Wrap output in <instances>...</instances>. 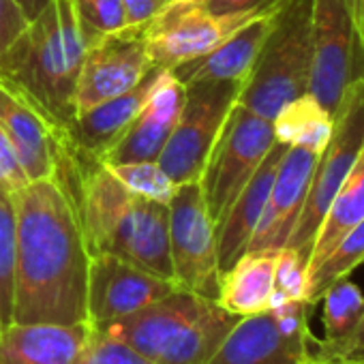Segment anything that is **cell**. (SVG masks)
<instances>
[{
	"instance_id": "cell-1",
	"label": "cell",
	"mask_w": 364,
	"mask_h": 364,
	"mask_svg": "<svg viewBox=\"0 0 364 364\" xmlns=\"http://www.w3.org/2000/svg\"><path fill=\"white\" fill-rule=\"evenodd\" d=\"M14 204L18 255L11 323L88 321L90 253L73 200L50 178L28 182Z\"/></svg>"
},
{
	"instance_id": "cell-2",
	"label": "cell",
	"mask_w": 364,
	"mask_h": 364,
	"mask_svg": "<svg viewBox=\"0 0 364 364\" xmlns=\"http://www.w3.org/2000/svg\"><path fill=\"white\" fill-rule=\"evenodd\" d=\"M60 159L77 173L71 196L90 255L109 253L161 279L173 281L169 257V206L131 193L99 161L63 141Z\"/></svg>"
},
{
	"instance_id": "cell-3",
	"label": "cell",
	"mask_w": 364,
	"mask_h": 364,
	"mask_svg": "<svg viewBox=\"0 0 364 364\" xmlns=\"http://www.w3.org/2000/svg\"><path fill=\"white\" fill-rule=\"evenodd\" d=\"M86 54L73 0H52L0 54V80L22 90L60 129L73 118V95Z\"/></svg>"
},
{
	"instance_id": "cell-4",
	"label": "cell",
	"mask_w": 364,
	"mask_h": 364,
	"mask_svg": "<svg viewBox=\"0 0 364 364\" xmlns=\"http://www.w3.org/2000/svg\"><path fill=\"white\" fill-rule=\"evenodd\" d=\"M238 319L217 300L176 287L141 311L97 330L152 364H206Z\"/></svg>"
},
{
	"instance_id": "cell-5",
	"label": "cell",
	"mask_w": 364,
	"mask_h": 364,
	"mask_svg": "<svg viewBox=\"0 0 364 364\" xmlns=\"http://www.w3.org/2000/svg\"><path fill=\"white\" fill-rule=\"evenodd\" d=\"M313 0H287L247 77L238 103L272 120L291 99L309 92Z\"/></svg>"
},
{
	"instance_id": "cell-6",
	"label": "cell",
	"mask_w": 364,
	"mask_h": 364,
	"mask_svg": "<svg viewBox=\"0 0 364 364\" xmlns=\"http://www.w3.org/2000/svg\"><path fill=\"white\" fill-rule=\"evenodd\" d=\"M362 146H364V80L347 88L336 112L332 114V135L326 148L315 159L311 185L300 219L287 240V247L298 251L306 259V268L321 221L338 187L351 171Z\"/></svg>"
},
{
	"instance_id": "cell-7",
	"label": "cell",
	"mask_w": 364,
	"mask_h": 364,
	"mask_svg": "<svg viewBox=\"0 0 364 364\" xmlns=\"http://www.w3.org/2000/svg\"><path fill=\"white\" fill-rule=\"evenodd\" d=\"M274 141L272 120L257 116L240 103L232 107L198 180L215 228L225 219Z\"/></svg>"
},
{
	"instance_id": "cell-8",
	"label": "cell",
	"mask_w": 364,
	"mask_h": 364,
	"mask_svg": "<svg viewBox=\"0 0 364 364\" xmlns=\"http://www.w3.org/2000/svg\"><path fill=\"white\" fill-rule=\"evenodd\" d=\"M245 82L217 80L185 86V105L159 154V165L173 185L198 182L208 154L232 107L238 103Z\"/></svg>"
},
{
	"instance_id": "cell-9",
	"label": "cell",
	"mask_w": 364,
	"mask_h": 364,
	"mask_svg": "<svg viewBox=\"0 0 364 364\" xmlns=\"http://www.w3.org/2000/svg\"><path fill=\"white\" fill-rule=\"evenodd\" d=\"M313 306L289 300L240 317L206 364H304L315 341L309 328Z\"/></svg>"
},
{
	"instance_id": "cell-10",
	"label": "cell",
	"mask_w": 364,
	"mask_h": 364,
	"mask_svg": "<svg viewBox=\"0 0 364 364\" xmlns=\"http://www.w3.org/2000/svg\"><path fill=\"white\" fill-rule=\"evenodd\" d=\"M364 80V41L345 0H313L309 92L334 114L349 86Z\"/></svg>"
},
{
	"instance_id": "cell-11",
	"label": "cell",
	"mask_w": 364,
	"mask_h": 364,
	"mask_svg": "<svg viewBox=\"0 0 364 364\" xmlns=\"http://www.w3.org/2000/svg\"><path fill=\"white\" fill-rule=\"evenodd\" d=\"M167 206L169 257L176 287L217 300L221 283L217 228L200 182L176 185L173 198Z\"/></svg>"
},
{
	"instance_id": "cell-12",
	"label": "cell",
	"mask_w": 364,
	"mask_h": 364,
	"mask_svg": "<svg viewBox=\"0 0 364 364\" xmlns=\"http://www.w3.org/2000/svg\"><path fill=\"white\" fill-rule=\"evenodd\" d=\"M281 3L285 0L240 14H213L204 5H165V9L144 26L150 65L156 71H171L182 63L206 56L242 26Z\"/></svg>"
},
{
	"instance_id": "cell-13",
	"label": "cell",
	"mask_w": 364,
	"mask_h": 364,
	"mask_svg": "<svg viewBox=\"0 0 364 364\" xmlns=\"http://www.w3.org/2000/svg\"><path fill=\"white\" fill-rule=\"evenodd\" d=\"M154 67L150 65L144 26H127L86 48L75 95L73 118L133 90Z\"/></svg>"
},
{
	"instance_id": "cell-14",
	"label": "cell",
	"mask_w": 364,
	"mask_h": 364,
	"mask_svg": "<svg viewBox=\"0 0 364 364\" xmlns=\"http://www.w3.org/2000/svg\"><path fill=\"white\" fill-rule=\"evenodd\" d=\"M173 289V281L161 279L116 255H90L86 319L92 328H105L161 300Z\"/></svg>"
},
{
	"instance_id": "cell-15",
	"label": "cell",
	"mask_w": 364,
	"mask_h": 364,
	"mask_svg": "<svg viewBox=\"0 0 364 364\" xmlns=\"http://www.w3.org/2000/svg\"><path fill=\"white\" fill-rule=\"evenodd\" d=\"M0 127L28 182L56 176L65 131L22 90L5 80H0Z\"/></svg>"
},
{
	"instance_id": "cell-16",
	"label": "cell",
	"mask_w": 364,
	"mask_h": 364,
	"mask_svg": "<svg viewBox=\"0 0 364 364\" xmlns=\"http://www.w3.org/2000/svg\"><path fill=\"white\" fill-rule=\"evenodd\" d=\"M185 105V86L171 71H159L152 90L122 137L101 156L103 165L156 161Z\"/></svg>"
},
{
	"instance_id": "cell-17",
	"label": "cell",
	"mask_w": 364,
	"mask_h": 364,
	"mask_svg": "<svg viewBox=\"0 0 364 364\" xmlns=\"http://www.w3.org/2000/svg\"><path fill=\"white\" fill-rule=\"evenodd\" d=\"M315 159L317 156L313 152L296 146H289L285 150L266 208L247 251H279L287 247V240L300 219L309 193Z\"/></svg>"
},
{
	"instance_id": "cell-18",
	"label": "cell",
	"mask_w": 364,
	"mask_h": 364,
	"mask_svg": "<svg viewBox=\"0 0 364 364\" xmlns=\"http://www.w3.org/2000/svg\"><path fill=\"white\" fill-rule=\"evenodd\" d=\"M92 336L80 323H9L0 332V364H77Z\"/></svg>"
},
{
	"instance_id": "cell-19",
	"label": "cell",
	"mask_w": 364,
	"mask_h": 364,
	"mask_svg": "<svg viewBox=\"0 0 364 364\" xmlns=\"http://www.w3.org/2000/svg\"><path fill=\"white\" fill-rule=\"evenodd\" d=\"M285 3L257 16L253 22L242 26L236 35H232L225 43H221L210 54L178 65L176 69H171V75L182 86H191L198 82H217V80L247 82V77L251 75L255 60L272 31L274 18Z\"/></svg>"
},
{
	"instance_id": "cell-20",
	"label": "cell",
	"mask_w": 364,
	"mask_h": 364,
	"mask_svg": "<svg viewBox=\"0 0 364 364\" xmlns=\"http://www.w3.org/2000/svg\"><path fill=\"white\" fill-rule=\"evenodd\" d=\"M156 75L159 71L152 69L133 90L71 118L63 129L69 146L95 161H101V156L122 137V133L144 107Z\"/></svg>"
},
{
	"instance_id": "cell-21",
	"label": "cell",
	"mask_w": 364,
	"mask_h": 364,
	"mask_svg": "<svg viewBox=\"0 0 364 364\" xmlns=\"http://www.w3.org/2000/svg\"><path fill=\"white\" fill-rule=\"evenodd\" d=\"M289 146L274 141L249 185L242 189V193L236 198L232 208L228 210L225 219L217 228V253H219V268L221 272L228 270L242 253H247L251 238L257 230V223L262 219V213L266 208L272 182L279 169V163Z\"/></svg>"
},
{
	"instance_id": "cell-22",
	"label": "cell",
	"mask_w": 364,
	"mask_h": 364,
	"mask_svg": "<svg viewBox=\"0 0 364 364\" xmlns=\"http://www.w3.org/2000/svg\"><path fill=\"white\" fill-rule=\"evenodd\" d=\"M279 251H247L221 272L217 302L236 317L270 311Z\"/></svg>"
},
{
	"instance_id": "cell-23",
	"label": "cell",
	"mask_w": 364,
	"mask_h": 364,
	"mask_svg": "<svg viewBox=\"0 0 364 364\" xmlns=\"http://www.w3.org/2000/svg\"><path fill=\"white\" fill-rule=\"evenodd\" d=\"M364 219V146L338 187L323 221L321 228L315 236L311 257H309V270H313L334 247L336 242L360 221Z\"/></svg>"
},
{
	"instance_id": "cell-24",
	"label": "cell",
	"mask_w": 364,
	"mask_h": 364,
	"mask_svg": "<svg viewBox=\"0 0 364 364\" xmlns=\"http://www.w3.org/2000/svg\"><path fill=\"white\" fill-rule=\"evenodd\" d=\"M272 129L277 141L302 148L317 156L332 135V114L326 112L311 92H304L277 112Z\"/></svg>"
},
{
	"instance_id": "cell-25",
	"label": "cell",
	"mask_w": 364,
	"mask_h": 364,
	"mask_svg": "<svg viewBox=\"0 0 364 364\" xmlns=\"http://www.w3.org/2000/svg\"><path fill=\"white\" fill-rule=\"evenodd\" d=\"M319 302L323 304L321 321L326 338L321 343L326 345H334L347 338L364 313V294L349 277L334 281L321 294Z\"/></svg>"
},
{
	"instance_id": "cell-26",
	"label": "cell",
	"mask_w": 364,
	"mask_h": 364,
	"mask_svg": "<svg viewBox=\"0 0 364 364\" xmlns=\"http://www.w3.org/2000/svg\"><path fill=\"white\" fill-rule=\"evenodd\" d=\"M364 262V219L353 225L336 247L309 270V302L317 304L321 294L338 279L349 277Z\"/></svg>"
},
{
	"instance_id": "cell-27",
	"label": "cell",
	"mask_w": 364,
	"mask_h": 364,
	"mask_svg": "<svg viewBox=\"0 0 364 364\" xmlns=\"http://www.w3.org/2000/svg\"><path fill=\"white\" fill-rule=\"evenodd\" d=\"M16 255H18V217L11 198L0 193V323L9 326L16 291Z\"/></svg>"
},
{
	"instance_id": "cell-28",
	"label": "cell",
	"mask_w": 364,
	"mask_h": 364,
	"mask_svg": "<svg viewBox=\"0 0 364 364\" xmlns=\"http://www.w3.org/2000/svg\"><path fill=\"white\" fill-rule=\"evenodd\" d=\"M105 167L120 180V185H124L131 193L144 200L169 204L173 198L176 185L163 171L159 161H131Z\"/></svg>"
},
{
	"instance_id": "cell-29",
	"label": "cell",
	"mask_w": 364,
	"mask_h": 364,
	"mask_svg": "<svg viewBox=\"0 0 364 364\" xmlns=\"http://www.w3.org/2000/svg\"><path fill=\"white\" fill-rule=\"evenodd\" d=\"M73 7L86 48L129 26L122 0H73Z\"/></svg>"
},
{
	"instance_id": "cell-30",
	"label": "cell",
	"mask_w": 364,
	"mask_h": 364,
	"mask_svg": "<svg viewBox=\"0 0 364 364\" xmlns=\"http://www.w3.org/2000/svg\"><path fill=\"white\" fill-rule=\"evenodd\" d=\"M289 300H306L309 302V268H306V259L298 251L283 247L277 253L274 294L270 300V309H274L283 302H289Z\"/></svg>"
},
{
	"instance_id": "cell-31",
	"label": "cell",
	"mask_w": 364,
	"mask_h": 364,
	"mask_svg": "<svg viewBox=\"0 0 364 364\" xmlns=\"http://www.w3.org/2000/svg\"><path fill=\"white\" fill-rule=\"evenodd\" d=\"M77 364H152L114 336L92 328L88 347Z\"/></svg>"
},
{
	"instance_id": "cell-32",
	"label": "cell",
	"mask_w": 364,
	"mask_h": 364,
	"mask_svg": "<svg viewBox=\"0 0 364 364\" xmlns=\"http://www.w3.org/2000/svg\"><path fill=\"white\" fill-rule=\"evenodd\" d=\"M311 355L321 362L334 364H364V313L351 334L334 345H326L321 341H313Z\"/></svg>"
},
{
	"instance_id": "cell-33",
	"label": "cell",
	"mask_w": 364,
	"mask_h": 364,
	"mask_svg": "<svg viewBox=\"0 0 364 364\" xmlns=\"http://www.w3.org/2000/svg\"><path fill=\"white\" fill-rule=\"evenodd\" d=\"M26 185L28 178L20 167L3 127H0V193H5L7 198L14 200Z\"/></svg>"
},
{
	"instance_id": "cell-34",
	"label": "cell",
	"mask_w": 364,
	"mask_h": 364,
	"mask_svg": "<svg viewBox=\"0 0 364 364\" xmlns=\"http://www.w3.org/2000/svg\"><path fill=\"white\" fill-rule=\"evenodd\" d=\"M28 18L16 0H0V54L7 52L28 28Z\"/></svg>"
},
{
	"instance_id": "cell-35",
	"label": "cell",
	"mask_w": 364,
	"mask_h": 364,
	"mask_svg": "<svg viewBox=\"0 0 364 364\" xmlns=\"http://www.w3.org/2000/svg\"><path fill=\"white\" fill-rule=\"evenodd\" d=\"M129 26H146L154 16H159L167 0H122Z\"/></svg>"
},
{
	"instance_id": "cell-36",
	"label": "cell",
	"mask_w": 364,
	"mask_h": 364,
	"mask_svg": "<svg viewBox=\"0 0 364 364\" xmlns=\"http://www.w3.org/2000/svg\"><path fill=\"white\" fill-rule=\"evenodd\" d=\"M274 3H279V0H206L204 7L213 14H240L264 9Z\"/></svg>"
},
{
	"instance_id": "cell-37",
	"label": "cell",
	"mask_w": 364,
	"mask_h": 364,
	"mask_svg": "<svg viewBox=\"0 0 364 364\" xmlns=\"http://www.w3.org/2000/svg\"><path fill=\"white\" fill-rule=\"evenodd\" d=\"M16 3L24 11V16L28 18V22H33L37 16H41L48 9V5L52 3V0H16Z\"/></svg>"
},
{
	"instance_id": "cell-38",
	"label": "cell",
	"mask_w": 364,
	"mask_h": 364,
	"mask_svg": "<svg viewBox=\"0 0 364 364\" xmlns=\"http://www.w3.org/2000/svg\"><path fill=\"white\" fill-rule=\"evenodd\" d=\"M345 5L351 14V20L355 22L358 31H360V37L364 41V0H345Z\"/></svg>"
},
{
	"instance_id": "cell-39",
	"label": "cell",
	"mask_w": 364,
	"mask_h": 364,
	"mask_svg": "<svg viewBox=\"0 0 364 364\" xmlns=\"http://www.w3.org/2000/svg\"><path fill=\"white\" fill-rule=\"evenodd\" d=\"M206 0H167V5H204Z\"/></svg>"
},
{
	"instance_id": "cell-40",
	"label": "cell",
	"mask_w": 364,
	"mask_h": 364,
	"mask_svg": "<svg viewBox=\"0 0 364 364\" xmlns=\"http://www.w3.org/2000/svg\"><path fill=\"white\" fill-rule=\"evenodd\" d=\"M304 364H334V362H321V360H315V358L311 355V358H309V360H306Z\"/></svg>"
},
{
	"instance_id": "cell-41",
	"label": "cell",
	"mask_w": 364,
	"mask_h": 364,
	"mask_svg": "<svg viewBox=\"0 0 364 364\" xmlns=\"http://www.w3.org/2000/svg\"><path fill=\"white\" fill-rule=\"evenodd\" d=\"M0 332H3V323H0Z\"/></svg>"
}]
</instances>
